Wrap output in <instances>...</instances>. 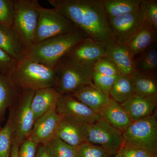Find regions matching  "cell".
Returning a JSON list of instances; mask_svg holds the SVG:
<instances>
[{"mask_svg":"<svg viewBox=\"0 0 157 157\" xmlns=\"http://www.w3.org/2000/svg\"><path fill=\"white\" fill-rule=\"evenodd\" d=\"M53 8L103 46L113 41L103 0H48Z\"/></svg>","mask_w":157,"mask_h":157,"instance_id":"cell-1","label":"cell"},{"mask_svg":"<svg viewBox=\"0 0 157 157\" xmlns=\"http://www.w3.org/2000/svg\"><path fill=\"white\" fill-rule=\"evenodd\" d=\"M89 38L83 31L76 30L50 38L33 45L26 56L38 63L54 68L76 45Z\"/></svg>","mask_w":157,"mask_h":157,"instance_id":"cell-2","label":"cell"},{"mask_svg":"<svg viewBox=\"0 0 157 157\" xmlns=\"http://www.w3.org/2000/svg\"><path fill=\"white\" fill-rule=\"evenodd\" d=\"M11 81L21 90H37L55 87L54 68L38 63L26 56L17 61L9 75Z\"/></svg>","mask_w":157,"mask_h":157,"instance_id":"cell-3","label":"cell"},{"mask_svg":"<svg viewBox=\"0 0 157 157\" xmlns=\"http://www.w3.org/2000/svg\"><path fill=\"white\" fill-rule=\"evenodd\" d=\"M56 75L55 88L60 94H70L86 85L92 84V67L64 57L54 67Z\"/></svg>","mask_w":157,"mask_h":157,"instance_id":"cell-4","label":"cell"},{"mask_svg":"<svg viewBox=\"0 0 157 157\" xmlns=\"http://www.w3.org/2000/svg\"><path fill=\"white\" fill-rule=\"evenodd\" d=\"M40 6L37 0H14L12 26L28 50L35 44Z\"/></svg>","mask_w":157,"mask_h":157,"instance_id":"cell-5","label":"cell"},{"mask_svg":"<svg viewBox=\"0 0 157 157\" xmlns=\"http://www.w3.org/2000/svg\"><path fill=\"white\" fill-rule=\"evenodd\" d=\"M35 91L22 90L18 98L9 109L8 119L11 123L14 140L20 145L29 136L35 124L33 113L31 107Z\"/></svg>","mask_w":157,"mask_h":157,"instance_id":"cell-6","label":"cell"},{"mask_svg":"<svg viewBox=\"0 0 157 157\" xmlns=\"http://www.w3.org/2000/svg\"><path fill=\"white\" fill-rule=\"evenodd\" d=\"M123 132L124 145L157 152V121L155 114L134 121Z\"/></svg>","mask_w":157,"mask_h":157,"instance_id":"cell-7","label":"cell"},{"mask_svg":"<svg viewBox=\"0 0 157 157\" xmlns=\"http://www.w3.org/2000/svg\"><path fill=\"white\" fill-rule=\"evenodd\" d=\"M86 142L102 147L109 156L115 155L124 145L123 132L101 117L93 123L85 125Z\"/></svg>","mask_w":157,"mask_h":157,"instance_id":"cell-8","label":"cell"},{"mask_svg":"<svg viewBox=\"0 0 157 157\" xmlns=\"http://www.w3.org/2000/svg\"><path fill=\"white\" fill-rule=\"evenodd\" d=\"M77 29L72 21L54 8L46 9L41 6L34 45Z\"/></svg>","mask_w":157,"mask_h":157,"instance_id":"cell-9","label":"cell"},{"mask_svg":"<svg viewBox=\"0 0 157 157\" xmlns=\"http://www.w3.org/2000/svg\"><path fill=\"white\" fill-rule=\"evenodd\" d=\"M108 25L113 41L118 44L126 45L137 34L145 22L142 10L116 17L107 16Z\"/></svg>","mask_w":157,"mask_h":157,"instance_id":"cell-10","label":"cell"},{"mask_svg":"<svg viewBox=\"0 0 157 157\" xmlns=\"http://www.w3.org/2000/svg\"><path fill=\"white\" fill-rule=\"evenodd\" d=\"M56 109L62 119L80 124H89L101 117L100 114L70 94L61 95Z\"/></svg>","mask_w":157,"mask_h":157,"instance_id":"cell-11","label":"cell"},{"mask_svg":"<svg viewBox=\"0 0 157 157\" xmlns=\"http://www.w3.org/2000/svg\"><path fill=\"white\" fill-rule=\"evenodd\" d=\"M62 117L52 107L35 121L28 138L39 145H45L56 136Z\"/></svg>","mask_w":157,"mask_h":157,"instance_id":"cell-12","label":"cell"},{"mask_svg":"<svg viewBox=\"0 0 157 157\" xmlns=\"http://www.w3.org/2000/svg\"><path fill=\"white\" fill-rule=\"evenodd\" d=\"M65 56L81 64L93 67L96 62L105 57V50L104 46L87 38Z\"/></svg>","mask_w":157,"mask_h":157,"instance_id":"cell-13","label":"cell"},{"mask_svg":"<svg viewBox=\"0 0 157 157\" xmlns=\"http://www.w3.org/2000/svg\"><path fill=\"white\" fill-rule=\"evenodd\" d=\"M105 57L116 66L120 73L131 76L135 71L134 60L130 49L126 45L114 42L104 46Z\"/></svg>","mask_w":157,"mask_h":157,"instance_id":"cell-14","label":"cell"},{"mask_svg":"<svg viewBox=\"0 0 157 157\" xmlns=\"http://www.w3.org/2000/svg\"><path fill=\"white\" fill-rule=\"evenodd\" d=\"M0 48L17 61L25 56L28 51L12 26L1 23Z\"/></svg>","mask_w":157,"mask_h":157,"instance_id":"cell-15","label":"cell"},{"mask_svg":"<svg viewBox=\"0 0 157 157\" xmlns=\"http://www.w3.org/2000/svg\"><path fill=\"white\" fill-rule=\"evenodd\" d=\"M70 95L100 114L110 100L109 97L94 83L82 86Z\"/></svg>","mask_w":157,"mask_h":157,"instance_id":"cell-16","label":"cell"},{"mask_svg":"<svg viewBox=\"0 0 157 157\" xmlns=\"http://www.w3.org/2000/svg\"><path fill=\"white\" fill-rule=\"evenodd\" d=\"M157 104V96L148 97L135 94L121 104L134 121L152 115Z\"/></svg>","mask_w":157,"mask_h":157,"instance_id":"cell-17","label":"cell"},{"mask_svg":"<svg viewBox=\"0 0 157 157\" xmlns=\"http://www.w3.org/2000/svg\"><path fill=\"white\" fill-rule=\"evenodd\" d=\"M61 95L54 87L35 91L31 103L35 121L52 107H56Z\"/></svg>","mask_w":157,"mask_h":157,"instance_id":"cell-18","label":"cell"},{"mask_svg":"<svg viewBox=\"0 0 157 157\" xmlns=\"http://www.w3.org/2000/svg\"><path fill=\"white\" fill-rule=\"evenodd\" d=\"M57 137L71 146L77 147L86 142L85 125L62 119L56 132Z\"/></svg>","mask_w":157,"mask_h":157,"instance_id":"cell-19","label":"cell"},{"mask_svg":"<svg viewBox=\"0 0 157 157\" xmlns=\"http://www.w3.org/2000/svg\"><path fill=\"white\" fill-rule=\"evenodd\" d=\"M100 115L113 126L122 132L133 122L124 107L110 98Z\"/></svg>","mask_w":157,"mask_h":157,"instance_id":"cell-20","label":"cell"},{"mask_svg":"<svg viewBox=\"0 0 157 157\" xmlns=\"http://www.w3.org/2000/svg\"><path fill=\"white\" fill-rule=\"evenodd\" d=\"M157 30L146 22L137 34L126 44L134 60L151 45L156 42Z\"/></svg>","mask_w":157,"mask_h":157,"instance_id":"cell-21","label":"cell"},{"mask_svg":"<svg viewBox=\"0 0 157 157\" xmlns=\"http://www.w3.org/2000/svg\"><path fill=\"white\" fill-rule=\"evenodd\" d=\"M22 90L18 88L9 76L0 74V121L4 119L6 110L14 104Z\"/></svg>","mask_w":157,"mask_h":157,"instance_id":"cell-22","label":"cell"},{"mask_svg":"<svg viewBox=\"0 0 157 157\" xmlns=\"http://www.w3.org/2000/svg\"><path fill=\"white\" fill-rule=\"evenodd\" d=\"M156 75L135 70L130 76L135 94L148 97L157 96Z\"/></svg>","mask_w":157,"mask_h":157,"instance_id":"cell-23","label":"cell"},{"mask_svg":"<svg viewBox=\"0 0 157 157\" xmlns=\"http://www.w3.org/2000/svg\"><path fill=\"white\" fill-rule=\"evenodd\" d=\"M135 94L131 76L119 73L109 92V98L122 104Z\"/></svg>","mask_w":157,"mask_h":157,"instance_id":"cell-24","label":"cell"},{"mask_svg":"<svg viewBox=\"0 0 157 157\" xmlns=\"http://www.w3.org/2000/svg\"><path fill=\"white\" fill-rule=\"evenodd\" d=\"M142 0H103L107 16L116 17L129 14L140 8Z\"/></svg>","mask_w":157,"mask_h":157,"instance_id":"cell-25","label":"cell"},{"mask_svg":"<svg viewBox=\"0 0 157 157\" xmlns=\"http://www.w3.org/2000/svg\"><path fill=\"white\" fill-rule=\"evenodd\" d=\"M135 70L143 73L156 74V42L151 45L134 60Z\"/></svg>","mask_w":157,"mask_h":157,"instance_id":"cell-26","label":"cell"},{"mask_svg":"<svg viewBox=\"0 0 157 157\" xmlns=\"http://www.w3.org/2000/svg\"><path fill=\"white\" fill-rule=\"evenodd\" d=\"M45 146L50 157H75L76 147L69 145L56 136Z\"/></svg>","mask_w":157,"mask_h":157,"instance_id":"cell-27","label":"cell"},{"mask_svg":"<svg viewBox=\"0 0 157 157\" xmlns=\"http://www.w3.org/2000/svg\"><path fill=\"white\" fill-rule=\"evenodd\" d=\"M14 138L13 128L8 119L0 130V157H10Z\"/></svg>","mask_w":157,"mask_h":157,"instance_id":"cell-28","label":"cell"},{"mask_svg":"<svg viewBox=\"0 0 157 157\" xmlns=\"http://www.w3.org/2000/svg\"><path fill=\"white\" fill-rule=\"evenodd\" d=\"M140 8L144 15L145 22L157 30V0H142Z\"/></svg>","mask_w":157,"mask_h":157,"instance_id":"cell-29","label":"cell"},{"mask_svg":"<svg viewBox=\"0 0 157 157\" xmlns=\"http://www.w3.org/2000/svg\"><path fill=\"white\" fill-rule=\"evenodd\" d=\"M109 155L104 149L86 142L76 147L75 157H107Z\"/></svg>","mask_w":157,"mask_h":157,"instance_id":"cell-30","label":"cell"},{"mask_svg":"<svg viewBox=\"0 0 157 157\" xmlns=\"http://www.w3.org/2000/svg\"><path fill=\"white\" fill-rule=\"evenodd\" d=\"M92 69L93 71L106 76H116L120 73L116 66L105 57L96 62Z\"/></svg>","mask_w":157,"mask_h":157,"instance_id":"cell-31","label":"cell"},{"mask_svg":"<svg viewBox=\"0 0 157 157\" xmlns=\"http://www.w3.org/2000/svg\"><path fill=\"white\" fill-rule=\"evenodd\" d=\"M115 78L116 76H105L95 71H93L92 73V80L93 83L99 87L109 98V92L114 82Z\"/></svg>","mask_w":157,"mask_h":157,"instance_id":"cell-32","label":"cell"},{"mask_svg":"<svg viewBox=\"0 0 157 157\" xmlns=\"http://www.w3.org/2000/svg\"><path fill=\"white\" fill-rule=\"evenodd\" d=\"M14 0H0V23L12 25Z\"/></svg>","mask_w":157,"mask_h":157,"instance_id":"cell-33","label":"cell"},{"mask_svg":"<svg viewBox=\"0 0 157 157\" xmlns=\"http://www.w3.org/2000/svg\"><path fill=\"white\" fill-rule=\"evenodd\" d=\"M17 62L0 48V74L9 76Z\"/></svg>","mask_w":157,"mask_h":157,"instance_id":"cell-34","label":"cell"},{"mask_svg":"<svg viewBox=\"0 0 157 157\" xmlns=\"http://www.w3.org/2000/svg\"><path fill=\"white\" fill-rule=\"evenodd\" d=\"M39 144L30 138L25 140L20 145L19 157H36Z\"/></svg>","mask_w":157,"mask_h":157,"instance_id":"cell-35","label":"cell"},{"mask_svg":"<svg viewBox=\"0 0 157 157\" xmlns=\"http://www.w3.org/2000/svg\"><path fill=\"white\" fill-rule=\"evenodd\" d=\"M120 152L122 157H153L157 154L146 150L124 145Z\"/></svg>","mask_w":157,"mask_h":157,"instance_id":"cell-36","label":"cell"},{"mask_svg":"<svg viewBox=\"0 0 157 157\" xmlns=\"http://www.w3.org/2000/svg\"><path fill=\"white\" fill-rule=\"evenodd\" d=\"M20 144L17 143L16 140L13 141V144L10 154V157H19V149Z\"/></svg>","mask_w":157,"mask_h":157,"instance_id":"cell-37","label":"cell"},{"mask_svg":"<svg viewBox=\"0 0 157 157\" xmlns=\"http://www.w3.org/2000/svg\"><path fill=\"white\" fill-rule=\"evenodd\" d=\"M36 157H50L44 145H39Z\"/></svg>","mask_w":157,"mask_h":157,"instance_id":"cell-38","label":"cell"},{"mask_svg":"<svg viewBox=\"0 0 157 157\" xmlns=\"http://www.w3.org/2000/svg\"><path fill=\"white\" fill-rule=\"evenodd\" d=\"M107 157H122V155L121 154L120 152H119L117 154L113 156H109Z\"/></svg>","mask_w":157,"mask_h":157,"instance_id":"cell-39","label":"cell"},{"mask_svg":"<svg viewBox=\"0 0 157 157\" xmlns=\"http://www.w3.org/2000/svg\"><path fill=\"white\" fill-rule=\"evenodd\" d=\"M1 123H2V122L0 121V130H1V128H2V126H1Z\"/></svg>","mask_w":157,"mask_h":157,"instance_id":"cell-40","label":"cell"},{"mask_svg":"<svg viewBox=\"0 0 157 157\" xmlns=\"http://www.w3.org/2000/svg\"><path fill=\"white\" fill-rule=\"evenodd\" d=\"M153 157H157V154H156Z\"/></svg>","mask_w":157,"mask_h":157,"instance_id":"cell-41","label":"cell"}]
</instances>
